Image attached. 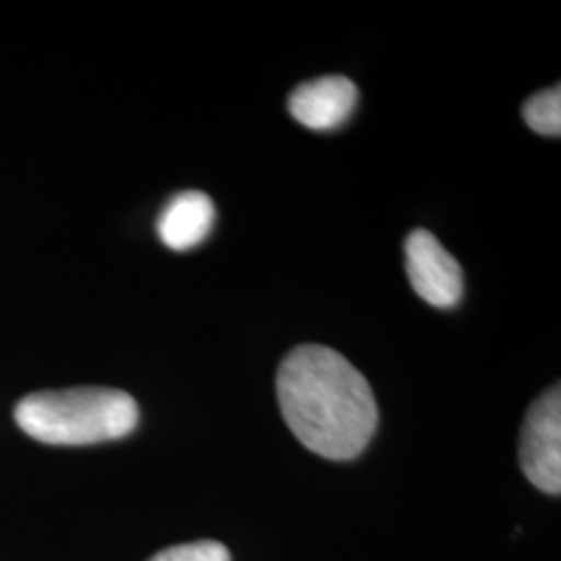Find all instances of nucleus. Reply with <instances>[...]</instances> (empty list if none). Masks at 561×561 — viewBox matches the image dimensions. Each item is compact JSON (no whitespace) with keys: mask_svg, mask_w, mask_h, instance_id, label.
<instances>
[{"mask_svg":"<svg viewBox=\"0 0 561 561\" xmlns=\"http://www.w3.org/2000/svg\"><path fill=\"white\" fill-rule=\"evenodd\" d=\"M277 398L298 442L327 460L358 458L379 424V408L364 375L324 345H300L285 356Z\"/></svg>","mask_w":561,"mask_h":561,"instance_id":"nucleus-1","label":"nucleus"},{"mask_svg":"<svg viewBox=\"0 0 561 561\" xmlns=\"http://www.w3.org/2000/svg\"><path fill=\"white\" fill-rule=\"evenodd\" d=\"M15 421L25 435L46 445H94L134 433L140 408L121 389L76 387L23 398Z\"/></svg>","mask_w":561,"mask_h":561,"instance_id":"nucleus-2","label":"nucleus"},{"mask_svg":"<svg viewBox=\"0 0 561 561\" xmlns=\"http://www.w3.org/2000/svg\"><path fill=\"white\" fill-rule=\"evenodd\" d=\"M520 463L526 479L542 493L561 491V393L560 385L535 401L524 419Z\"/></svg>","mask_w":561,"mask_h":561,"instance_id":"nucleus-3","label":"nucleus"},{"mask_svg":"<svg viewBox=\"0 0 561 561\" xmlns=\"http://www.w3.org/2000/svg\"><path fill=\"white\" fill-rule=\"evenodd\" d=\"M403 252L405 271L419 298L435 308H454L461 300V266L433 233L424 229L412 231Z\"/></svg>","mask_w":561,"mask_h":561,"instance_id":"nucleus-4","label":"nucleus"},{"mask_svg":"<svg viewBox=\"0 0 561 561\" xmlns=\"http://www.w3.org/2000/svg\"><path fill=\"white\" fill-rule=\"evenodd\" d=\"M358 104L356 83L343 76H324L306 81L289 96L291 117L308 129L331 131L352 117Z\"/></svg>","mask_w":561,"mask_h":561,"instance_id":"nucleus-5","label":"nucleus"},{"mask_svg":"<svg viewBox=\"0 0 561 561\" xmlns=\"http://www.w3.org/2000/svg\"><path fill=\"white\" fill-rule=\"evenodd\" d=\"M217 221L213 201L204 192H181L162 208L157 231L162 243L175 252H185L208 238Z\"/></svg>","mask_w":561,"mask_h":561,"instance_id":"nucleus-6","label":"nucleus"},{"mask_svg":"<svg viewBox=\"0 0 561 561\" xmlns=\"http://www.w3.org/2000/svg\"><path fill=\"white\" fill-rule=\"evenodd\" d=\"M528 127L541 136L558 138L561 134V88H549L535 94L522 108Z\"/></svg>","mask_w":561,"mask_h":561,"instance_id":"nucleus-7","label":"nucleus"},{"mask_svg":"<svg viewBox=\"0 0 561 561\" xmlns=\"http://www.w3.org/2000/svg\"><path fill=\"white\" fill-rule=\"evenodd\" d=\"M148 561H231V553L219 541L183 542L164 549Z\"/></svg>","mask_w":561,"mask_h":561,"instance_id":"nucleus-8","label":"nucleus"}]
</instances>
